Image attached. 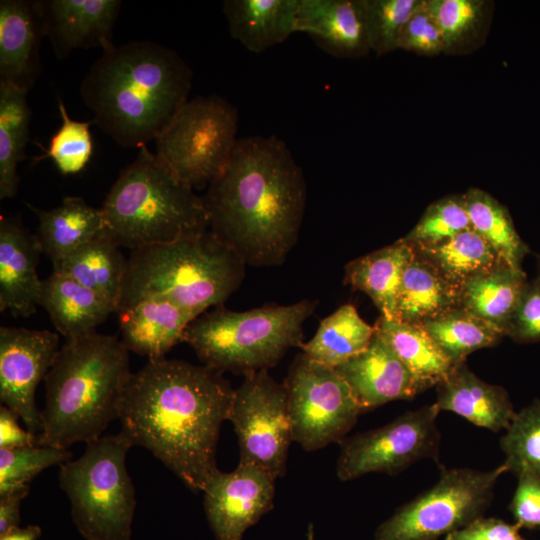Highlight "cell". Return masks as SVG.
I'll list each match as a JSON object with an SVG mask.
<instances>
[{
  "label": "cell",
  "instance_id": "1",
  "mask_svg": "<svg viewBox=\"0 0 540 540\" xmlns=\"http://www.w3.org/2000/svg\"><path fill=\"white\" fill-rule=\"evenodd\" d=\"M234 389L205 365L149 359L128 379L119 402L121 431L149 450L194 492L214 472L222 423Z\"/></svg>",
  "mask_w": 540,
  "mask_h": 540
},
{
  "label": "cell",
  "instance_id": "2",
  "mask_svg": "<svg viewBox=\"0 0 540 540\" xmlns=\"http://www.w3.org/2000/svg\"><path fill=\"white\" fill-rule=\"evenodd\" d=\"M203 198L209 228L245 262L282 264L296 244L306 207L301 167L275 136L238 139Z\"/></svg>",
  "mask_w": 540,
  "mask_h": 540
},
{
  "label": "cell",
  "instance_id": "3",
  "mask_svg": "<svg viewBox=\"0 0 540 540\" xmlns=\"http://www.w3.org/2000/svg\"><path fill=\"white\" fill-rule=\"evenodd\" d=\"M192 71L171 48L131 41L102 52L80 85L93 122L125 148L156 140L188 101Z\"/></svg>",
  "mask_w": 540,
  "mask_h": 540
},
{
  "label": "cell",
  "instance_id": "4",
  "mask_svg": "<svg viewBox=\"0 0 540 540\" xmlns=\"http://www.w3.org/2000/svg\"><path fill=\"white\" fill-rule=\"evenodd\" d=\"M131 374L129 350L116 336L94 331L66 339L44 379L46 405L37 445L68 449L101 437L118 419Z\"/></svg>",
  "mask_w": 540,
  "mask_h": 540
},
{
  "label": "cell",
  "instance_id": "5",
  "mask_svg": "<svg viewBox=\"0 0 540 540\" xmlns=\"http://www.w3.org/2000/svg\"><path fill=\"white\" fill-rule=\"evenodd\" d=\"M245 265L210 229L131 250L117 310L158 296L200 316L237 290Z\"/></svg>",
  "mask_w": 540,
  "mask_h": 540
},
{
  "label": "cell",
  "instance_id": "6",
  "mask_svg": "<svg viewBox=\"0 0 540 540\" xmlns=\"http://www.w3.org/2000/svg\"><path fill=\"white\" fill-rule=\"evenodd\" d=\"M104 232L131 250L209 228L202 197L181 182L147 146L127 165L101 207Z\"/></svg>",
  "mask_w": 540,
  "mask_h": 540
},
{
  "label": "cell",
  "instance_id": "7",
  "mask_svg": "<svg viewBox=\"0 0 540 540\" xmlns=\"http://www.w3.org/2000/svg\"><path fill=\"white\" fill-rule=\"evenodd\" d=\"M316 302L265 305L237 312L217 307L193 320L184 333L203 365L244 375L268 370L303 343V324Z\"/></svg>",
  "mask_w": 540,
  "mask_h": 540
},
{
  "label": "cell",
  "instance_id": "8",
  "mask_svg": "<svg viewBox=\"0 0 540 540\" xmlns=\"http://www.w3.org/2000/svg\"><path fill=\"white\" fill-rule=\"evenodd\" d=\"M132 446L122 431L101 436L86 443L78 459L60 465L59 485L86 540H131L136 496L126 456Z\"/></svg>",
  "mask_w": 540,
  "mask_h": 540
},
{
  "label": "cell",
  "instance_id": "9",
  "mask_svg": "<svg viewBox=\"0 0 540 540\" xmlns=\"http://www.w3.org/2000/svg\"><path fill=\"white\" fill-rule=\"evenodd\" d=\"M238 129L236 108L217 95L188 100L155 140L157 158L184 184L201 189L227 165Z\"/></svg>",
  "mask_w": 540,
  "mask_h": 540
},
{
  "label": "cell",
  "instance_id": "10",
  "mask_svg": "<svg viewBox=\"0 0 540 540\" xmlns=\"http://www.w3.org/2000/svg\"><path fill=\"white\" fill-rule=\"evenodd\" d=\"M505 472L504 463L488 471H442L436 484L378 526L374 540H437L466 526L482 515Z\"/></svg>",
  "mask_w": 540,
  "mask_h": 540
},
{
  "label": "cell",
  "instance_id": "11",
  "mask_svg": "<svg viewBox=\"0 0 540 540\" xmlns=\"http://www.w3.org/2000/svg\"><path fill=\"white\" fill-rule=\"evenodd\" d=\"M284 386L292 440L307 451L340 441L362 413L337 370L303 353L292 364Z\"/></svg>",
  "mask_w": 540,
  "mask_h": 540
},
{
  "label": "cell",
  "instance_id": "12",
  "mask_svg": "<svg viewBox=\"0 0 540 540\" xmlns=\"http://www.w3.org/2000/svg\"><path fill=\"white\" fill-rule=\"evenodd\" d=\"M227 420L240 447V463L255 465L275 479L286 471L292 440L287 392L268 370L245 375L234 389Z\"/></svg>",
  "mask_w": 540,
  "mask_h": 540
},
{
  "label": "cell",
  "instance_id": "13",
  "mask_svg": "<svg viewBox=\"0 0 540 540\" xmlns=\"http://www.w3.org/2000/svg\"><path fill=\"white\" fill-rule=\"evenodd\" d=\"M439 412L435 403L422 406L344 441L337 460V477L349 481L374 472L394 475L418 460L436 457Z\"/></svg>",
  "mask_w": 540,
  "mask_h": 540
},
{
  "label": "cell",
  "instance_id": "14",
  "mask_svg": "<svg viewBox=\"0 0 540 540\" xmlns=\"http://www.w3.org/2000/svg\"><path fill=\"white\" fill-rule=\"evenodd\" d=\"M58 334L49 330L0 327V400L38 434L42 429L41 411L35 392L45 379L59 351Z\"/></svg>",
  "mask_w": 540,
  "mask_h": 540
},
{
  "label": "cell",
  "instance_id": "15",
  "mask_svg": "<svg viewBox=\"0 0 540 540\" xmlns=\"http://www.w3.org/2000/svg\"><path fill=\"white\" fill-rule=\"evenodd\" d=\"M275 481L261 468L240 462L231 472H214L202 492L216 540H243L245 531L272 509Z\"/></svg>",
  "mask_w": 540,
  "mask_h": 540
},
{
  "label": "cell",
  "instance_id": "16",
  "mask_svg": "<svg viewBox=\"0 0 540 540\" xmlns=\"http://www.w3.org/2000/svg\"><path fill=\"white\" fill-rule=\"evenodd\" d=\"M44 36L58 59L74 49L114 46L112 35L118 18L119 0H37Z\"/></svg>",
  "mask_w": 540,
  "mask_h": 540
},
{
  "label": "cell",
  "instance_id": "17",
  "mask_svg": "<svg viewBox=\"0 0 540 540\" xmlns=\"http://www.w3.org/2000/svg\"><path fill=\"white\" fill-rule=\"evenodd\" d=\"M335 369L362 412L421 393L410 371L377 332L364 351Z\"/></svg>",
  "mask_w": 540,
  "mask_h": 540
},
{
  "label": "cell",
  "instance_id": "18",
  "mask_svg": "<svg viewBox=\"0 0 540 540\" xmlns=\"http://www.w3.org/2000/svg\"><path fill=\"white\" fill-rule=\"evenodd\" d=\"M42 252L18 217L0 218V310L16 317H29L36 311L42 280L37 274Z\"/></svg>",
  "mask_w": 540,
  "mask_h": 540
},
{
  "label": "cell",
  "instance_id": "19",
  "mask_svg": "<svg viewBox=\"0 0 540 540\" xmlns=\"http://www.w3.org/2000/svg\"><path fill=\"white\" fill-rule=\"evenodd\" d=\"M44 30L37 1H0V83L29 91L42 66Z\"/></svg>",
  "mask_w": 540,
  "mask_h": 540
},
{
  "label": "cell",
  "instance_id": "20",
  "mask_svg": "<svg viewBox=\"0 0 540 540\" xmlns=\"http://www.w3.org/2000/svg\"><path fill=\"white\" fill-rule=\"evenodd\" d=\"M295 31L308 34L336 57L356 58L371 51L364 0H299Z\"/></svg>",
  "mask_w": 540,
  "mask_h": 540
},
{
  "label": "cell",
  "instance_id": "21",
  "mask_svg": "<svg viewBox=\"0 0 540 540\" xmlns=\"http://www.w3.org/2000/svg\"><path fill=\"white\" fill-rule=\"evenodd\" d=\"M116 313L121 342L129 351L149 359L162 358L173 346L183 342L185 330L198 317L158 296L138 299Z\"/></svg>",
  "mask_w": 540,
  "mask_h": 540
},
{
  "label": "cell",
  "instance_id": "22",
  "mask_svg": "<svg viewBox=\"0 0 540 540\" xmlns=\"http://www.w3.org/2000/svg\"><path fill=\"white\" fill-rule=\"evenodd\" d=\"M436 388L434 403L440 411L453 412L493 432L506 430L516 414L507 391L480 379L465 362L456 365Z\"/></svg>",
  "mask_w": 540,
  "mask_h": 540
},
{
  "label": "cell",
  "instance_id": "23",
  "mask_svg": "<svg viewBox=\"0 0 540 540\" xmlns=\"http://www.w3.org/2000/svg\"><path fill=\"white\" fill-rule=\"evenodd\" d=\"M38 305L48 312L55 328L66 339L94 332L116 312L110 300L55 271L42 280Z\"/></svg>",
  "mask_w": 540,
  "mask_h": 540
},
{
  "label": "cell",
  "instance_id": "24",
  "mask_svg": "<svg viewBox=\"0 0 540 540\" xmlns=\"http://www.w3.org/2000/svg\"><path fill=\"white\" fill-rule=\"evenodd\" d=\"M299 0H225L223 12L231 36L261 53L295 31Z\"/></svg>",
  "mask_w": 540,
  "mask_h": 540
},
{
  "label": "cell",
  "instance_id": "25",
  "mask_svg": "<svg viewBox=\"0 0 540 540\" xmlns=\"http://www.w3.org/2000/svg\"><path fill=\"white\" fill-rule=\"evenodd\" d=\"M27 206L38 217L36 237L52 265L104 232L101 208L90 206L81 197L67 196L50 210Z\"/></svg>",
  "mask_w": 540,
  "mask_h": 540
},
{
  "label": "cell",
  "instance_id": "26",
  "mask_svg": "<svg viewBox=\"0 0 540 540\" xmlns=\"http://www.w3.org/2000/svg\"><path fill=\"white\" fill-rule=\"evenodd\" d=\"M414 257L413 248L399 239L350 261L345 266V283L368 295L381 317L395 320L396 299L402 276Z\"/></svg>",
  "mask_w": 540,
  "mask_h": 540
},
{
  "label": "cell",
  "instance_id": "27",
  "mask_svg": "<svg viewBox=\"0 0 540 540\" xmlns=\"http://www.w3.org/2000/svg\"><path fill=\"white\" fill-rule=\"evenodd\" d=\"M52 266L53 271L73 278L110 300L117 311L127 259L120 247L105 232Z\"/></svg>",
  "mask_w": 540,
  "mask_h": 540
},
{
  "label": "cell",
  "instance_id": "28",
  "mask_svg": "<svg viewBox=\"0 0 540 540\" xmlns=\"http://www.w3.org/2000/svg\"><path fill=\"white\" fill-rule=\"evenodd\" d=\"M456 308H460V288L415 255L402 276L395 320L422 324Z\"/></svg>",
  "mask_w": 540,
  "mask_h": 540
},
{
  "label": "cell",
  "instance_id": "29",
  "mask_svg": "<svg viewBox=\"0 0 540 540\" xmlns=\"http://www.w3.org/2000/svg\"><path fill=\"white\" fill-rule=\"evenodd\" d=\"M374 326L410 371L421 392L437 386L455 368L421 324L380 317Z\"/></svg>",
  "mask_w": 540,
  "mask_h": 540
},
{
  "label": "cell",
  "instance_id": "30",
  "mask_svg": "<svg viewBox=\"0 0 540 540\" xmlns=\"http://www.w3.org/2000/svg\"><path fill=\"white\" fill-rule=\"evenodd\" d=\"M527 282L523 269L503 264L465 283L460 288V307L505 334Z\"/></svg>",
  "mask_w": 540,
  "mask_h": 540
},
{
  "label": "cell",
  "instance_id": "31",
  "mask_svg": "<svg viewBox=\"0 0 540 540\" xmlns=\"http://www.w3.org/2000/svg\"><path fill=\"white\" fill-rule=\"evenodd\" d=\"M375 332L352 304H344L325 317L313 338L300 348L310 359L337 368L364 351Z\"/></svg>",
  "mask_w": 540,
  "mask_h": 540
},
{
  "label": "cell",
  "instance_id": "32",
  "mask_svg": "<svg viewBox=\"0 0 540 540\" xmlns=\"http://www.w3.org/2000/svg\"><path fill=\"white\" fill-rule=\"evenodd\" d=\"M413 250L416 256L432 265L443 278L458 288L474 277L506 264L473 229L440 244Z\"/></svg>",
  "mask_w": 540,
  "mask_h": 540
},
{
  "label": "cell",
  "instance_id": "33",
  "mask_svg": "<svg viewBox=\"0 0 540 540\" xmlns=\"http://www.w3.org/2000/svg\"><path fill=\"white\" fill-rule=\"evenodd\" d=\"M28 91L0 83V198H12L19 185L17 166L26 158L31 110Z\"/></svg>",
  "mask_w": 540,
  "mask_h": 540
},
{
  "label": "cell",
  "instance_id": "34",
  "mask_svg": "<svg viewBox=\"0 0 540 540\" xmlns=\"http://www.w3.org/2000/svg\"><path fill=\"white\" fill-rule=\"evenodd\" d=\"M463 197L472 229L508 266L521 270L524 257L530 250L516 231L508 209L479 188H470Z\"/></svg>",
  "mask_w": 540,
  "mask_h": 540
},
{
  "label": "cell",
  "instance_id": "35",
  "mask_svg": "<svg viewBox=\"0 0 540 540\" xmlns=\"http://www.w3.org/2000/svg\"><path fill=\"white\" fill-rule=\"evenodd\" d=\"M454 365L479 349L496 345L505 334L489 322L460 308L421 324Z\"/></svg>",
  "mask_w": 540,
  "mask_h": 540
},
{
  "label": "cell",
  "instance_id": "36",
  "mask_svg": "<svg viewBox=\"0 0 540 540\" xmlns=\"http://www.w3.org/2000/svg\"><path fill=\"white\" fill-rule=\"evenodd\" d=\"M444 39L445 54L471 51L487 31L491 4L486 0H426Z\"/></svg>",
  "mask_w": 540,
  "mask_h": 540
},
{
  "label": "cell",
  "instance_id": "37",
  "mask_svg": "<svg viewBox=\"0 0 540 540\" xmlns=\"http://www.w3.org/2000/svg\"><path fill=\"white\" fill-rule=\"evenodd\" d=\"M500 446L508 472L540 477V399H534L516 412L501 437Z\"/></svg>",
  "mask_w": 540,
  "mask_h": 540
},
{
  "label": "cell",
  "instance_id": "38",
  "mask_svg": "<svg viewBox=\"0 0 540 540\" xmlns=\"http://www.w3.org/2000/svg\"><path fill=\"white\" fill-rule=\"evenodd\" d=\"M472 229L463 195L445 196L431 203L417 224L400 240L412 248L445 242Z\"/></svg>",
  "mask_w": 540,
  "mask_h": 540
},
{
  "label": "cell",
  "instance_id": "39",
  "mask_svg": "<svg viewBox=\"0 0 540 540\" xmlns=\"http://www.w3.org/2000/svg\"><path fill=\"white\" fill-rule=\"evenodd\" d=\"M57 102L61 126L51 137L44 153L34 161L50 158L61 174H77L86 167L93 154L90 126L94 122L71 119L63 100L58 97Z\"/></svg>",
  "mask_w": 540,
  "mask_h": 540
},
{
  "label": "cell",
  "instance_id": "40",
  "mask_svg": "<svg viewBox=\"0 0 540 540\" xmlns=\"http://www.w3.org/2000/svg\"><path fill=\"white\" fill-rule=\"evenodd\" d=\"M71 458L68 449L48 446L0 448V495L29 487V482L39 473Z\"/></svg>",
  "mask_w": 540,
  "mask_h": 540
},
{
  "label": "cell",
  "instance_id": "41",
  "mask_svg": "<svg viewBox=\"0 0 540 540\" xmlns=\"http://www.w3.org/2000/svg\"><path fill=\"white\" fill-rule=\"evenodd\" d=\"M421 0H364L370 50L378 56L398 49L406 22Z\"/></svg>",
  "mask_w": 540,
  "mask_h": 540
},
{
  "label": "cell",
  "instance_id": "42",
  "mask_svg": "<svg viewBox=\"0 0 540 540\" xmlns=\"http://www.w3.org/2000/svg\"><path fill=\"white\" fill-rule=\"evenodd\" d=\"M398 49L422 56L444 53L442 32L430 12L426 0H421L401 32Z\"/></svg>",
  "mask_w": 540,
  "mask_h": 540
},
{
  "label": "cell",
  "instance_id": "43",
  "mask_svg": "<svg viewBox=\"0 0 540 540\" xmlns=\"http://www.w3.org/2000/svg\"><path fill=\"white\" fill-rule=\"evenodd\" d=\"M505 335L518 343L540 341V278L528 280Z\"/></svg>",
  "mask_w": 540,
  "mask_h": 540
},
{
  "label": "cell",
  "instance_id": "44",
  "mask_svg": "<svg viewBox=\"0 0 540 540\" xmlns=\"http://www.w3.org/2000/svg\"><path fill=\"white\" fill-rule=\"evenodd\" d=\"M517 478L509 507L515 523L521 528L540 529V477L524 473Z\"/></svg>",
  "mask_w": 540,
  "mask_h": 540
},
{
  "label": "cell",
  "instance_id": "45",
  "mask_svg": "<svg viewBox=\"0 0 540 540\" xmlns=\"http://www.w3.org/2000/svg\"><path fill=\"white\" fill-rule=\"evenodd\" d=\"M521 527L498 518L474 519L466 526L445 536V540H525Z\"/></svg>",
  "mask_w": 540,
  "mask_h": 540
},
{
  "label": "cell",
  "instance_id": "46",
  "mask_svg": "<svg viewBox=\"0 0 540 540\" xmlns=\"http://www.w3.org/2000/svg\"><path fill=\"white\" fill-rule=\"evenodd\" d=\"M18 416L7 406L0 407V448L12 449L37 445V435L22 429Z\"/></svg>",
  "mask_w": 540,
  "mask_h": 540
},
{
  "label": "cell",
  "instance_id": "47",
  "mask_svg": "<svg viewBox=\"0 0 540 540\" xmlns=\"http://www.w3.org/2000/svg\"><path fill=\"white\" fill-rule=\"evenodd\" d=\"M29 487L0 495V535L19 527L20 506L28 495Z\"/></svg>",
  "mask_w": 540,
  "mask_h": 540
},
{
  "label": "cell",
  "instance_id": "48",
  "mask_svg": "<svg viewBox=\"0 0 540 540\" xmlns=\"http://www.w3.org/2000/svg\"><path fill=\"white\" fill-rule=\"evenodd\" d=\"M41 536V528L38 525L18 527L10 532L0 535V540H38Z\"/></svg>",
  "mask_w": 540,
  "mask_h": 540
},
{
  "label": "cell",
  "instance_id": "49",
  "mask_svg": "<svg viewBox=\"0 0 540 540\" xmlns=\"http://www.w3.org/2000/svg\"><path fill=\"white\" fill-rule=\"evenodd\" d=\"M537 277L540 278V254L537 256Z\"/></svg>",
  "mask_w": 540,
  "mask_h": 540
}]
</instances>
